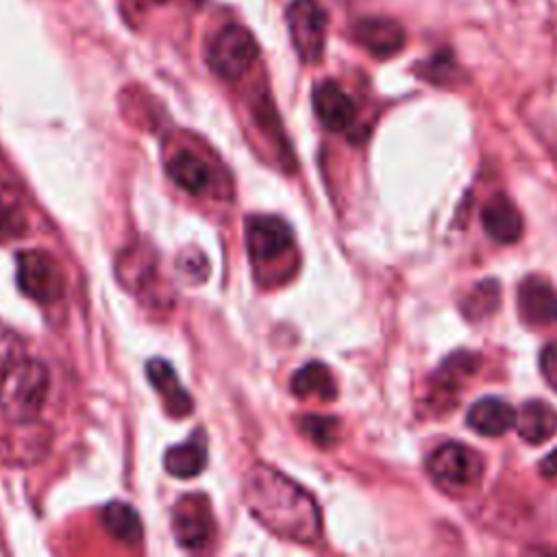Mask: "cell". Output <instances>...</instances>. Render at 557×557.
Wrapping results in <instances>:
<instances>
[{
  "label": "cell",
  "mask_w": 557,
  "mask_h": 557,
  "mask_svg": "<svg viewBox=\"0 0 557 557\" xmlns=\"http://www.w3.org/2000/svg\"><path fill=\"white\" fill-rule=\"evenodd\" d=\"M117 281L137 296H148L154 287V278H159V263L148 246L135 244L120 252L115 261Z\"/></svg>",
  "instance_id": "9c48e42d"
},
{
  "label": "cell",
  "mask_w": 557,
  "mask_h": 557,
  "mask_svg": "<svg viewBox=\"0 0 557 557\" xmlns=\"http://www.w3.org/2000/svg\"><path fill=\"white\" fill-rule=\"evenodd\" d=\"M518 311L529 326H548L557 322V292L542 278L529 276L518 287Z\"/></svg>",
  "instance_id": "30bf717a"
},
{
  "label": "cell",
  "mask_w": 557,
  "mask_h": 557,
  "mask_svg": "<svg viewBox=\"0 0 557 557\" xmlns=\"http://www.w3.org/2000/svg\"><path fill=\"white\" fill-rule=\"evenodd\" d=\"M298 429L320 448L333 446L339 435V422L333 416H318V413L298 416Z\"/></svg>",
  "instance_id": "603a6c76"
},
{
  "label": "cell",
  "mask_w": 557,
  "mask_h": 557,
  "mask_svg": "<svg viewBox=\"0 0 557 557\" xmlns=\"http://www.w3.org/2000/svg\"><path fill=\"white\" fill-rule=\"evenodd\" d=\"M168 174L170 178L189 194H200L211 183V170L209 165L194 152L181 150L168 161Z\"/></svg>",
  "instance_id": "d6986e66"
},
{
  "label": "cell",
  "mask_w": 557,
  "mask_h": 557,
  "mask_svg": "<svg viewBox=\"0 0 557 557\" xmlns=\"http://www.w3.org/2000/svg\"><path fill=\"white\" fill-rule=\"evenodd\" d=\"M476 363L479 359L472 352H466V350L453 352L431 379L433 398H446L455 394L463 385V381L476 370Z\"/></svg>",
  "instance_id": "ffe728a7"
},
{
  "label": "cell",
  "mask_w": 557,
  "mask_h": 557,
  "mask_svg": "<svg viewBox=\"0 0 557 557\" xmlns=\"http://www.w3.org/2000/svg\"><path fill=\"white\" fill-rule=\"evenodd\" d=\"M172 533L185 548H202L213 535V518L209 500L202 494L178 498L172 509Z\"/></svg>",
  "instance_id": "52a82bcc"
},
{
  "label": "cell",
  "mask_w": 557,
  "mask_h": 557,
  "mask_svg": "<svg viewBox=\"0 0 557 557\" xmlns=\"http://www.w3.org/2000/svg\"><path fill=\"white\" fill-rule=\"evenodd\" d=\"M292 244V228L278 215H250L246 220V246L255 261H272L287 252Z\"/></svg>",
  "instance_id": "ba28073f"
},
{
  "label": "cell",
  "mask_w": 557,
  "mask_h": 557,
  "mask_svg": "<svg viewBox=\"0 0 557 557\" xmlns=\"http://www.w3.org/2000/svg\"><path fill=\"white\" fill-rule=\"evenodd\" d=\"M257 52L252 33L239 24H228L211 39L207 61L218 76L237 81L252 67Z\"/></svg>",
  "instance_id": "3957f363"
},
{
  "label": "cell",
  "mask_w": 557,
  "mask_h": 557,
  "mask_svg": "<svg viewBox=\"0 0 557 557\" xmlns=\"http://www.w3.org/2000/svg\"><path fill=\"white\" fill-rule=\"evenodd\" d=\"M48 370L26 357L9 361L0 372V409L17 424L33 422L46 405Z\"/></svg>",
  "instance_id": "7a4b0ae2"
},
{
  "label": "cell",
  "mask_w": 557,
  "mask_h": 557,
  "mask_svg": "<svg viewBox=\"0 0 557 557\" xmlns=\"http://www.w3.org/2000/svg\"><path fill=\"white\" fill-rule=\"evenodd\" d=\"M518 435L529 444H542L557 433V411L544 400H529L516 413Z\"/></svg>",
  "instance_id": "e0dca14e"
},
{
  "label": "cell",
  "mask_w": 557,
  "mask_h": 557,
  "mask_svg": "<svg viewBox=\"0 0 557 557\" xmlns=\"http://www.w3.org/2000/svg\"><path fill=\"white\" fill-rule=\"evenodd\" d=\"M20 346H22L20 337H17L11 329H7V326L0 324V366H2V368H4L9 361H13V359L20 357Z\"/></svg>",
  "instance_id": "d4e9b609"
},
{
  "label": "cell",
  "mask_w": 557,
  "mask_h": 557,
  "mask_svg": "<svg viewBox=\"0 0 557 557\" xmlns=\"http://www.w3.org/2000/svg\"><path fill=\"white\" fill-rule=\"evenodd\" d=\"M104 529L126 544H137L141 540V522L137 511L126 503H109L102 511Z\"/></svg>",
  "instance_id": "44dd1931"
},
{
  "label": "cell",
  "mask_w": 557,
  "mask_h": 557,
  "mask_svg": "<svg viewBox=\"0 0 557 557\" xmlns=\"http://www.w3.org/2000/svg\"><path fill=\"white\" fill-rule=\"evenodd\" d=\"M540 370L546 383L557 392V339L548 342L540 355Z\"/></svg>",
  "instance_id": "cb8c5ba5"
},
{
  "label": "cell",
  "mask_w": 557,
  "mask_h": 557,
  "mask_svg": "<svg viewBox=\"0 0 557 557\" xmlns=\"http://www.w3.org/2000/svg\"><path fill=\"white\" fill-rule=\"evenodd\" d=\"M429 474L444 490L472 487L483 472V461L476 450L459 442H446L429 457Z\"/></svg>",
  "instance_id": "5b68a950"
},
{
  "label": "cell",
  "mask_w": 557,
  "mask_h": 557,
  "mask_svg": "<svg viewBox=\"0 0 557 557\" xmlns=\"http://www.w3.org/2000/svg\"><path fill=\"white\" fill-rule=\"evenodd\" d=\"M244 500L274 535L298 544L320 540V509L313 496L278 470L263 463L250 466L244 476Z\"/></svg>",
  "instance_id": "6da1fadb"
},
{
  "label": "cell",
  "mask_w": 557,
  "mask_h": 557,
  "mask_svg": "<svg viewBox=\"0 0 557 557\" xmlns=\"http://www.w3.org/2000/svg\"><path fill=\"white\" fill-rule=\"evenodd\" d=\"M466 422L472 431L485 437H496L507 433L516 422V409L496 396H485L476 400L466 416Z\"/></svg>",
  "instance_id": "5bb4252c"
},
{
  "label": "cell",
  "mask_w": 557,
  "mask_h": 557,
  "mask_svg": "<svg viewBox=\"0 0 557 557\" xmlns=\"http://www.w3.org/2000/svg\"><path fill=\"white\" fill-rule=\"evenodd\" d=\"M357 41L374 57H389L405 44V33L398 22L387 17H366L355 26Z\"/></svg>",
  "instance_id": "9a60e30c"
},
{
  "label": "cell",
  "mask_w": 557,
  "mask_h": 557,
  "mask_svg": "<svg viewBox=\"0 0 557 557\" xmlns=\"http://www.w3.org/2000/svg\"><path fill=\"white\" fill-rule=\"evenodd\" d=\"M163 466L168 474L176 479H191L200 474L207 466V440L202 431H196L189 440L170 446L163 457Z\"/></svg>",
  "instance_id": "2e32d148"
},
{
  "label": "cell",
  "mask_w": 557,
  "mask_h": 557,
  "mask_svg": "<svg viewBox=\"0 0 557 557\" xmlns=\"http://www.w3.org/2000/svg\"><path fill=\"white\" fill-rule=\"evenodd\" d=\"M287 28L300 61L315 63L324 52L326 17L315 0H294L287 7Z\"/></svg>",
  "instance_id": "8992f818"
},
{
  "label": "cell",
  "mask_w": 557,
  "mask_h": 557,
  "mask_svg": "<svg viewBox=\"0 0 557 557\" xmlns=\"http://www.w3.org/2000/svg\"><path fill=\"white\" fill-rule=\"evenodd\" d=\"M17 287L35 302L50 305L63 296L65 278L52 255L30 248L17 252Z\"/></svg>",
  "instance_id": "277c9868"
},
{
  "label": "cell",
  "mask_w": 557,
  "mask_h": 557,
  "mask_svg": "<svg viewBox=\"0 0 557 557\" xmlns=\"http://www.w3.org/2000/svg\"><path fill=\"white\" fill-rule=\"evenodd\" d=\"M289 389L298 398L315 396V398L326 400V403L337 396L335 379H333L331 370L320 361H311V363L302 366L300 370H296L292 381H289Z\"/></svg>",
  "instance_id": "ac0fdd59"
},
{
  "label": "cell",
  "mask_w": 557,
  "mask_h": 557,
  "mask_svg": "<svg viewBox=\"0 0 557 557\" xmlns=\"http://www.w3.org/2000/svg\"><path fill=\"white\" fill-rule=\"evenodd\" d=\"M146 374H148V381L154 387V392H159L163 407L172 418H185L187 413H191V409H194L191 396L178 383L176 372L172 370V366L165 359H150L146 366Z\"/></svg>",
  "instance_id": "7c38bea8"
},
{
  "label": "cell",
  "mask_w": 557,
  "mask_h": 557,
  "mask_svg": "<svg viewBox=\"0 0 557 557\" xmlns=\"http://www.w3.org/2000/svg\"><path fill=\"white\" fill-rule=\"evenodd\" d=\"M313 111L329 131H344L355 117L350 96L333 81H322L313 89Z\"/></svg>",
  "instance_id": "8fae6325"
},
{
  "label": "cell",
  "mask_w": 557,
  "mask_h": 557,
  "mask_svg": "<svg viewBox=\"0 0 557 557\" xmlns=\"http://www.w3.org/2000/svg\"><path fill=\"white\" fill-rule=\"evenodd\" d=\"M498 305H500V287L496 281L487 278V281L474 285V289L466 296L461 309H463L466 318L481 320V318L490 315L494 309H498Z\"/></svg>",
  "instance_id": "7402d4cb"
},
{
  "label": "cell",
  "mask_w": 557,
  "mask_h": 557,
  "mask_svg": "<svg viewBox=\"0 0 557 557\" xmlns=\"http://www.w3.org/2000/svg\"><path fill=\"white\" fill-rule=\"evenodd\" d=\"M481 222L485 233L498 244H513L522 235V215L516 205L503 196H492L481 211Z\"/></svg>",
  "instance_id": "4fadbf2b"
},
{
  "label": "cell",
  "mask_w": 557,
  "mask_h": 557,
  "mask_svg": "<svg viewBox=\"0 0 557 557\" xmlns=\"http://www.w3.org/2000/svg\"><path fill=\"white\" fill-rule=\"evenodd\" d=\"M540 472H542L544 476H550V479L557 476V450H553L546 459H542Z\"/></svg>",
  "instance_id": "484cf974"
}]
</instances>
